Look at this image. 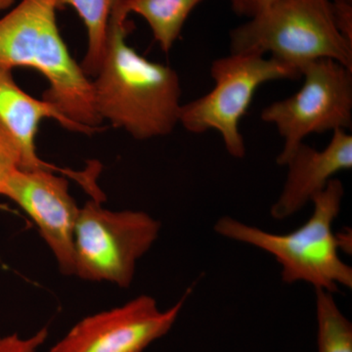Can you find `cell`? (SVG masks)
I'll list each match as a JSON object with an SVG mask.
<instances>
[{"instance_id": "1", "label": "cell", "mask_w": 352, "mask_h": 352, "mask_svg": "<svg viewBox=\"0 0 352 352\" xmlns=\"http://www.w3.org/2000/svg\"><path fill=\"white\" fill-rule=\"evenodd\" d=\"M127 17L115 0L100 68L92 80L97 112L138 140L168 135L179 124V76L126 43Z\"/></svg>"}, {"instance_id": "2", "label": "cell", "mask_w": 352, "mask_h": 352, "mask_svg": "<svg viewBox=\"0 0 352 352\" xmlns=\"http://www.w3.org/2000/svg\"><path fill=\"white\" fill-rule=\"evenodd\" d=\"M59 0H21L0 18V68L27 67L47 80L44 100L85 129L103 124L94 83L69 54L57 24Z\"/></svg>"}, {"instance_id": "3", "label": "cell", "mask_w": 352, "mask_h": 352, "mask_svg": "<svg viewBox=\"0 0 352 352\" xmlns=\"http://www.w3.org/2000/svg\"><path fill=\"white\" fill-rule=\"evenodd\" d=\"M344 195L342 182L333 178L312 199L314 210L310 219L291 233L266 232L229 217L217 220L214 230L220 236L272 254L281 264L284 283L302 281L332 294L340 286L351 289L352 268L340 259L339 236L333 232Z\"/></svg>"}, {"instance_id": "4", "label": "cell", "mask_w": 352, "mask_h": 352, "mask_svg": "<svg viewBox=\"0 0 352 352\" xmlns=\"http://www.w3.org/2000/svg\"><path fill=\"white\" fill-rule=\"evenodd\" d=\"M230 53H270L300 74L320 59L352 69V43L338 27L332 0H277L230 32Z\"/></svg>"}, {"instance_id": "5", "label": "cell", "mask_w": 352, "mask_h": 352, "mask_svg": "<svg viewBox=\"0 0 352 352\" xmlns=\"http://www.w3.org/2000/svg\"><path fill=\"white\" fill-rule=\"evenodd\" d=\"M161 223L139 210H111L98 199L80 208L74 236L75 276L129 288L136 265L156 242Z\"/></svg>"}, {"instance_id": "6", "label": "cell", "mask_w": 352, "mask_h": 352, "mask_svg": "<svg viewBox=\"0 0 352 352\" xmlns=\"http://www.w3.org/2000/svg\"><path fill=\"white\" fill-rule=\"evenodd\" d=\"M210 76L214 87L200 98L182 104L179 124L191 133L219 132L227 152L236 159L245 156L240 124L256 90L273 80L300 78L296 69L273 58L244 53L214 60Z\"/></svg>"}, {"instance_id": "7", "label": "cell", "mask_w": 352, "mask_h": 352, "mask_svg": "<svg viewBox=\"0 0 352 352\" xmlns=\"http://www.w3.org/2000/svg\"><path fill=\"white\" fill-rule=\"evenodd\" d=\"M305 82L296 94L264 108L261 118L283 138L277 164L285 166L307 136L352 127V69L330 59L300 69Z\"/></svg>"}, {"instance_id": "8", "label": "cell", "mask_w": 352, "mask_h": 352, "mask_svg": "<svg viewBox=\"0 0 352 352\" xmlns=\"http://www.w3.org/2000/svg\"><path fill=\"white\" fill-rule=\"evenodd\" d=\"M191 289L166 310L150 296L85 317L48 352H143L170 332Z\"/></svg>"}, {"instance_id": "9", "label": "cell", "mask_w": 352, "mask_h": 352, "mask_svg": "<svg viewBox=\"0 0 352 352\" xmlns=\"http://www.w3.org/2000/svg\"><path fill=\"white\" fill-rule=\"evenodd\" d=\"M1 196L31 217L62 274L75 276L74 236L80 207L69 194L68 180L52 170L20 168L7 180Z\"/></svg>"}, {"instance_id": "10", "label": "cell", "mask_w": 352, "mask_h": 352, "mask_svg": "<svg viewBox=\"0 0 352 352\" xmlns=\"http://www.w3.org/2000/svg\"><path fill=\"white\" fill-rule=\"evenodd\" d=\"M285 166L289 168L286 182L270 210L271 217L277 220L296 214L327 187L333 175L351 170L352 135L342 129L333 131L321 151L302 143Z\"/></svg>"}, {"instance_id": "11", "label": "cell", "mask_w": 352, "mask_h": 352, "mask_svg": "<svg viewBox=\"0 0 352 352\" xmlns=\"http://www.w3.org/2000/svg\"><path fill=\"white\" fill-rule=\"evenodd\" d=\"M56 120L69 131L89 132L60 112L47 100H39L15 82L10 69L0 68V122L15 139L22 153V170H57L43 162L36 152V138L43 120Z\"/></svg>"}, {"instance_id": "12", "label": "cell", "mask_w": 352, "mask_h": 352, "mask_svg": "<svg viewBox=\"0 0 352 352\" xmlns=\"http://www.w3.org/2000/svg\"><path fill=\"white\" fill-rule=\"evenodd\" d=\"M204 0H116L129 14L142 17L164 52H170L179 38L187 18Z\"/></svg>"}, {"instance_id": "13", "label": "cell", "mask_w": 352, "mask_h": 352, "mask_svg": "<svg viewBox=\"0 0 352 352\" xmlns=\"http://www.w3.org/2000/svg\"><path fill=\"white\" fill-rule=\"evenodd\" d=\"M113 2L115 0H59V6H69L76 11L87 30V53L80 66L88 76H95L100 68Z\"/></svg>"}, {"instance_id": "14", "label": "cell", "mask_w": 352, "mask_h": 352, "mask_svg": "<svg viewBox=\"0 0 352 352\" xmlns=\"http://www.w3.org/2000/svg\"><path fill=\"white\" fill-rule=\"evenodd\" d=\"M318 352H352V325L340 311L333 294L315 289Z\"/></svg>"}, {"instance_id": "15", "label": "cell", "mask_w": 352, "mask_h": 352, "mask_svg": "<svg viewBox=\"0 0 352 352\" xmlns=\"http://www.w3.org/2000/svg\"><path fill=\"white\" fill-rule=\"evenodd\" d=\"M22 153L15 139L0 122V196L7 180L22 168Z\"/></svg>"}, {"instance_id": "16", "label": "cell", "mask_w": 352, "mask_h": 352, "mask_svg": "<svg viewBox=\"0 0 352 352\" xmlns=\"http://www.w3.org/2000/svg\"><path fill=\"white\" fill-rule=\"evenodd\" d=\"M48 337V330L41 329L29 338L20 337L17 333L0 338V352H36Z\"/></svg>"}, {"instance_id": "17", "label": "cell", "mask_w": 352, "mask_h": 352, "mask_svg": "<svg viewBox=\"0 0 352 352\" xmlns=\"http://www.w3.org/2000/svg\"><path fill=\"white\" fill-rule=\"evenodd\" d=\"M234 12L241 17L252 18L277 0H229Z\"/></svg>"}, {"instance_id": "18", "label": "cell", "mask_w": 352, "mask_h": 352, "mask_svg": "<svg viewBox=\"0 0 352 352\" xmlns=\"http://www.w3.org/2000/svg\"><path fill=\"white\" fill-rule=\"evenodd\" d=\"M15 0H0V10H3V9L9 8L13 6Z\"/></svg>"}, {"instance_id": "19", "label": "cell", "mask_w": 352, "mask_h": 352, "mask_svg": "<svg viewBox=\"0 0 352 352\" xmlns=\"http://www.w3.org/2000/svg\"><path fill=\"white\" fill-rule=\"evenodd\" d=\"M347 1H352V0H347Z\"/></svg>"}]
</instances>
